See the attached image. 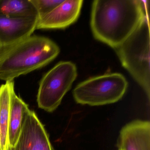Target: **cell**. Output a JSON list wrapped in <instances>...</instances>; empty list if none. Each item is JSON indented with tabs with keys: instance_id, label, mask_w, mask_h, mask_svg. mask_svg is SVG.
<instances>
[{
	"instance_id": "1",
	"label": "cell",
	"mask_w": 150,
	"mask_h": 150,
	"mask_svg": "<svg viewBox=\"0 0 150 150\" xmlns=\"http://www.w3.org/2000/svg\"><path fill=\"white\" fill-rule=\"evenodd\" d=\"M147 1L96 0L92 5L91 27L97 40L116 49L148 15Z\"/></svg>"
},
{
	"instance_id": "2",
	"label": "cell",
	"mask_w": 150,
	"mask_h": 150,
	"mask_svg": "<svg viewBox=\"0 0 150 150\" xmlns=\"http://www.w3.org/2000/svg\"><path fill=\"white\" fill-rule=\"evenodd\" d=\"M59 52L56 43L48 38L37 35L0 48V80L12 81L42 68L54 60Z\"/></svg>"
},
{
	"instance_id": "3",
	"label": "cell",
	"mask_w": 150,
	"mask_h": 150,
	"mask_svg": "<svg viewBox=\"0 0 150 150\" xmlns=\"http://www.w3.org/2000/svg\"><path fill=\"white\" fill-rule=\"evenodd\" d=\"M150 29L148 15L131 35L115 49L124 67L143 88L150 100Z\"/></svg>"
},
{
	"instance_id": "4",
	"label": "cell",
	"mask_w": 150,
	"mask_h": 150,
	"mask_svg": "<svg viewBox=\"0 0 150 150\" xmlns=\"http://www.w3.org/2000/svg\"><path fill=\"white\" fill-rule=\"evenodd\" d=\"M127 88L128 82L122 74H107L81 82L74 89L73 94L79 104L100 106L121 100Z\"/></svg>"
},
{
	"instance_id": "5",
	"label": "cell",
	"mask_w": 150,
	"mask_h": 150,
	"mask_svg": "<svg viewBox=\"0 0 150 150\" xmlns=\"http://www.w3.org/2000/svg\"><path fill=\"white\" fill-rule=\"evenodd\" d=\"M77 76L76 65L61 61L47 72L40 81L37 102L40 108L52 112L60 105Z\"/></svg>"
},
{
	"instance_id": "6",
	"label": "cell",
	"mask_w": 150,
	"mask_h": 150,
	"mask_svg": "<svg viewBox=\"0 0 150 150\" xmlns=\"http://www.w3.org/2000/svg\"><path fill=\"white\" fill-rule=\"evenodd\" d=\"M11 150H54L44 126L34 111L29 110L16 144Z\"/></svg>"
},
{
	"instance_id": "7",
	"label": "cell",
	"mask_w": 150,
	"mask_h": 150,
	"mask_svg": "<svg viewBox=\"0 0 150 150\" xmlns=\"http://www.w3.org/2000/svg\"><path fill=\"white\" fill-rule=\"evenodd\" d=\"M38 17H13L0 14V48L15 44L31 36Z\"/></svg>"
},
{
	"instance_id": "8",
	"label": "cell",
	"mask_w": 150,
	"mask_h": 150,
	"mask_svg": "<svg viewBox=\"0 0 150 150\" xmlns=\"http://www.w3.org/2000/svg\"><path fill=\"white\" fill-rule=\"evenodd\" d=\"M82 0H64L49 13L38 18L36 29H62L74 23L80 14Z\"/></svg>"
},
{
	"instance_id": "9",
	"label": "cell",
	"mask_w": 150,
	"mask_h": 150,
	"mask_svg": "<svg viewBox=\"0 0 150 150\" xmlns=\"http://www.w3.org/2000/svg\"><path fill=\"white\" fill-rule=\"evenodd\" d=\"M117 150H150V123L137 120L125 125L120 132Z\"/></svg>"
},
{
	"instance_id": "10",
	"label": "cell",
	"mask_w": 150,
	"mask_h": 150,
	"mask_svg": "<svg viewBox=\"0 0 150 150\" xmlns=\"http://www.w3.org/2000/svg\"><path fill=\"white\" fill-rule=\"evenodd\" d=\"M29 110L28 105L17 96L14 86L13 87L10 96L8 129V142L11 150L14 147L20 137L24 117Z\"/></svg>"
},
{
	"instance_id": "11",
	"label": "cell",
	"mask_w": 150,
	"mask_h": 150,
	"mask_svg": "<svg viewBox=\"0 0 150 150\" xmlns=\"http://www.w3.org/2000/svg\"><path fill=\"white\" fill-rule=\"evenodd\" d=\"M14 81L0 86V150H11L8 139L10 96Z\"/></svg>"
},
{
	"instance_id": "12",
	"label": "cell",
	"mask_w": 150,
	"mask_h": 150,
	"mask_svg": "<svg viewBox=\"0 0 150 150\" xmlns=\"http://www.w3.org/2000/svg\"><path fill=\"white\" fill-rule=\"evenodd\" d=\"M0 14L13 17H38L30 0H0Z\"/></svg>"
},
{
	"instance_id": "13",
	"label": "cell",
	"mask_w": 150,
	"mask_h": 150,
	"mask_svg": "<svg viewBox=\"0 0 150 150\" xmlns=\"http://www.w3.org/2000/svg\"><path fill=\"white\" fill-rule=\"evenodd\" d=\"M38 14L42 17L55 9L64 0H30Z\"/></svg>"
}]
</instances>
